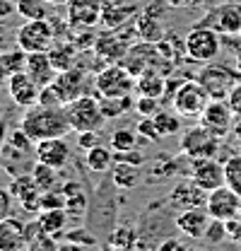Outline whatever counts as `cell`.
Returning a JSON list of instances; mask_svg holds the SVG:
<instances>
[{"instance_id":"cell-34","label":"cell","mask_w":241,"mask_h":251,"mask_svg":"<svg viewBox=\"0 0 241 251\" xmlns=\"http://www.w3.org/2000/svg\"><path fill=\"white\" fill-rule=\"evenodd\" d=\"M48 56H51V63H53V68L56 70H70L72 65H75V49L72 46H68V44H60V46H51L48 49Z\"/></svg>"},{"instance_id":"cell-12","label":"cell","mask_w":241,"mask_h":251,"mask_svg":"<svg viewBox=\"0 0 241 251\" xmlns=\"http://www.w3.org/2000/svg\"><path fill=\"white\" fill-rule=\"evenodd\" d=\"M239 77L241 75L232 73V70L224 68V65H208V68H203L200 75H198V80H200L203 87L210 92L212 99H227L229 90L239 82Z\"/></svg>"},{"instance_id":"cell-31","label":"cell","mask_w":241,"mask_h":251,"mask_svg":"<svg viewBox=\"0 0 241 251\" xmlns=\"http://www.w3.org/2000/svg\"><path fill=\"white\" fill-rule=\"evenodd\" d=\"M152 119H154L157 130H159L162 138H169V135L181 133V116L176 114V111H162V109H159Z\"/></svg>"},{"instance_id":"cell-52","label":"cell","mask_w":241,"mask_h":251,"mask_svg":"<svg viewBox=\"0 0 241 251\" xmlns=\"http://www.w3.org/2000/svg\"><path fill=\"white\" fill-rule=\"evenodd\" d=\"M10 41H12L10 34L5 31V27H0V53H5V51L10 49Z\"/></svg>"},{"instance_id":"cell-13","label":"cell","mask_w":241,"mask_h":251,"mask_svg":"<svg viewBox=\"0 0 241 251\" xmlns=\"http://www.w3.org/2000/svg\"><path fill=\"white\" fill-rule=\"evenodd\" d=\"M239 205H241V196L234 188L227 186V184L210 191V193H208V201H205L208 213H210L212 218L224 220V222L239 215Z\"/></svg>"},{"instance_id":"cell-15","label":"cell","mask_w":241,"mask_h":251,"mask_svg":"<svg viewBox=\"0 0 241 251\" xmlns=\"http://www.w3.org/2000/svg\"><path fill=\"white\" fill-rule=\"evenodd\" d=\"M212 215L208 213L205 205H195V208H186V210H179V215L174 220L176 229L181 234H186L188 239H203L205 237V229L210 225Z\"/></svg>"},{"instance_id":"cell-57","label":"cell","mask_w":241,"mask_h":251,"mask_svg":"<svg viewBox=\"0 0 241 251\" xmlns=\"http://www.w3.org/2000/svg\"><path fill=\"white\" fill-rule=\"evenodd\" d=\"M237 39H239V46H241V31H239V34H237Z\"/></svg>"},{"instance_id":"cell-43","label":"cell","mask_w":241,"mask_h":251,"mask_svg":"<svg viewBox=\"0 0 241 251\" xmlns=\"http://www.w3.org/2000/svg\"><path fill=\"white\" fill-rule=\"evenodd\" d=\"M135 111H138L140 116H154V114L159 111V99H157V97L140 94V97L135 99Z\"/></svg>"},{"instance_id":"cell-44","label":"cell","mask_w":241,"mask_h":251,"mask_svg":"<svg viewBox=\"0 0 241 251\" xmlns=\"http://www.w3.org/2000/svg\"><path fill=\"white\" fill-rule=\"evenodd\" d=\"M39 104H48V106H65V101H63V97H60L58 90L53 87V82L39 90Z\"/></svg>"},{"instance_id":"cell-14","label":"cell","mask_w":241,"mask_h":251,"mask_svg":"<svg viewBox=\"0 0 241 251\" xmlns=\"http://www.w3.org/2000/svg\"><path fill=\"white\" fill-rule=\"evenodd\" d=\"M159 51L152 46V41H143V44H138V46H130L128 51H125V56H123V61L120 65H125L135 77H140L143 73H150V70H157L159 68Z\"/></svg>"},{"instance_id":"cell-56","label":"cell","mask_w":241,"mask_h":251,"mask_svg":"<svg viewBox=\"0 0 241 251\" xmlns=\"http://www.w3.org/2000/svg\"><path fill=\"white\" fill-rule=\"evenodd\" d=\"M46 2H48V5H68L70 0H46Z\"/></svg>"},{"instance_id":"cell-36","label":"cell","mask_w":241,"mask_h":251,"mask_svg":"<svg viewBox=\"0 0 241 251\" xmlns=\"http://www.w3.org/2000/svg\"><path fill=\"white\" fill-rule=\"evenodd\" d=\"M135 143H138V130H133V128H119L111 133V150L114 152L133 150Z\"/></svg>"},{"instance_id":"cell-41","label":"cell","mask_w":241,"mask_h":251,"mask_svg":"<svg viewBox=\"0 0 241 251\" xmlns=\"http://www.w3.org/2000/svg\"><path fill=\"white\" fill-rule=\"evenodd\" d=\"M31 186H34V176H31V172H27V174H17V176H12V181H10V193H12V198L17 201V198L24 196Z\"/></svg>"},{"instance_id":"cell-3","label":"cell","mask_w":241,"mask_h":251,"mask_svg":"<svg viewBox=\"0 0 241 251\" xmlns=\"http://www.w3.org/2000/svg\"><path fill=\"white\" fill-rule=\"evenodd\" d=\"M210 99V92L203 87L200 80H186L179 82L176 90L171 92V106L181 119H200Z\"/></svg>"},{"instance_id":"cell-24","label":"cell","mask_w":241,"mask_h":251,"mask_svg":"<svg viewBox=\"0 0 241 251\" xmlns=\"http://www.w3.org/2000/svg\"><path fill=\"white\" fill-rule=\"evenodd\" d=\"M135 90L138 94H145V97H164L167 92V77L157 70H150V73H143L140 77H135Z\"/></svg>"},{"instance_id":"cell-25","label":"cell","mask_w":241,"mask_h":251,"mask_svg":"<svg viewBox=\"0 0 241 251\" xmlns=\"http://www.w3.org/2000/svg\"><path fill=\"white\" fill-rule=\"evenodd\" d=\"M85 162H87V169H90V172H94V174H104V172H111L116 157H114V150H111V148L94 145V148L87 150Z\"/></svg>"},{"instance_id":"cell-28","label":"cell","mask_w":241,"mask_h":251,"mask_svg":"<svg viewBox=\"0 0 241 251\" xmlns=\"http://www.w3.org/2000/svg\"><path fill=\"white\" fill-rule=\"evenodd\" d=\"M63 193H65V198H68V203H65V210H68V215H85L87 213V193H85V188L80 186V184H75V181H70V184H65L63 186Z\"/></svg>"},{"instance_id":"cell-8","label":"cell","mask_w":241,"mask_h":251,"mask_svg":"<svg viewBox=\"0 0 241 251\" xmlns=\"http://www.w3.org/2000/svg\"><path fill=\"white\" fill-rule=\"evenodd\" d=\"M222 148V138H217L215 133H210L203 124L191 126L183 138H181V152L191 159L195 157H215Z\"/></svg>"},{"instance_id":"cell-49","label":"cell","mask_w":241,"mask_h":251,"mask_svg":"<svg viewBox=\"0 0 241 251\" xmlns=\"http://www.w3.org/2000/svg\"><path fill=\"white\" fill-rule=\"evenodd\" d=\"M15 15H17V7L10 0H0V27H7Z\"/></svg>"},{"instance_id":"cell-2","label":"cell","mask_w":241,"mask_h":251,"mask_svg":"<svg viewBox=\"0 0 241 251\" xmlns=\"http://www.w3.org/2000/svg\"><path fill=\"white\" fill-rule=\"evenodd\" d=\"M65 116H68L70 130H75V133L99 130L101 126L106 124V116L101 111L99 97H90V94H82V97L68 101L65 104Z\"/></svg>"},{"instance_id":"cell-11","label":"cell","mask_w":241,"mask_h":251,"mask_svg":"<svg viewBox=\"0 0 241 251\" xmlns=\"http://www.w3.org/2000/svg\"><path fill=\"white\" fill-rule=\"evenodd\" d=\"M191 179L210 193L215 188L224 186V164L215 157H195L191 159Z\"/></svg>"},{"instance_id":"cell-29","label":"cell","mask_w":241,"mask_h":251,"mask_svg":"<svg viewBox=\"0 0 241 251\" xmlns=\"http://www.w3.org/2000/svg\"><path fill=\"white\" fill-rule=\"evenodd\" d=\"M31 176H34V184L41 188V191H48V188L58 186V169L51 167V164H44L36 159V164L31 167Z\"/></svg>"},{"instance_id":"cell-20","label":"cell","mask_w":241,"mask_h":251,"mask_svg":"<svg viewBox=\"0 0 241 251\" xmlns=\"http://www.w3.org/2000/svg\"><path fill=\"white\" fill-rule=\"evenodd\" d=\"M24 225L20 218H5L0 220V251H20L27 249V234Z\"/></svg>"},{"instance_id":"cell-51","label":"cell","mask_w":241,"mask_h":251,"mask_svg":"<svg viewBox=\"0 0 241 251\" xmlns=\"http://www.w3.org/2000/svg\"><path fill=\"white\" fill-rule=\"evenodd\" d=\"M183 249V242L181 239H167V242H159V251H176Z\"/></svg>"},{"instance_id":"cell-10","label":"cell","mask_w":241,"mask_h":251,"mask_svg":"<svg viewBox=\"0 0 241 251\" xmlns=\"http://www.w3.org/2000/svg\"><path fill=\"white\" fill-rule=\"evenodd\" d=\"M234 119H237V114L232 111L227 99H210V104L200 114V124L205 126L210 133H215L217 138L229 135V130L234 126Z\"/></svg>"},{"instance_id":"cell-32","label":"cell","mask_w":241,"mask_h":251,"mask_svg":"<svg viewBox=\"0 0 241 251\" xmlns=\"http://www.w3.org/2000/svg\"><path fill=\"white\" fill-rule=\"evenodd\" d=\"M27 58H29V53H27L22 46H17V49L10 46L5 53H0V63H2V68L7 70V75L24 70V68H27Z\"/></svg>"},{"instance_id":"cell-26","label":"cell","mask_w":241,"mask_h":251,"mask_svg":"<svg viewBox=\"0 0 241 251\" xmlns=\"http://www.w3.org/2000/svg\"><path fill=\"white\" fill-rule=\"evenodd\" d=\"M39 225L44 232L53 234V237H60L65 232V225H68V210L65 208H51V210H41L39 215Z\"/></svg>"},{"instance_id":"cell-5","label":"cell","mask_w":241,"mask_h":251,"mask_svg":"<svg viewBox=\"0 0 241 251\" xmlns=\"http://www.w3.org/2000/svg\"><path fill=\"white\" fill-rule=\"evenodd\" d=\"M183 44H186V53L188 58L195 63H212L219 51H222V41H219V34L205 25H198L183 36Z\"/></svg>"},{"instance_id":"cell-40","label":"cell","mask_w":241,"mask_h":251,"mask_svg":"<svg viewBox=\"0 0 241 251\" xmlns=\"http://www.w3.org/2000/svg\"><path fill=\"white\" fill-rule=\"evenodd\" d=\"M68 198L63 193V188H48L41 193V210H51V208H65Z\"/></svg>"},{"instance_id":"cell-16","label":"cell","mask_w":241,"mask_h":251,"mask_svg":"<svg viewBox=\"0 0 241 251\" xmlns=\"http://www.w3.org/2000/svg\"><path fill=\"white\" fill-rule=\"evenodd\" d=\"M5 87H7V92L12 97V101L17 106H22V109H27V106L39 101V90L41 87L27 75V70H20V73L7 75V85Z\"/></svg>"},{"instance_id":"cell-54","label":"cell","mask_w":241,"mask_h":251,"mask_svg":"<svg viewBox=\"0 0 241 251\" xmlns=\"http://www.w3.org/2000/svg\"><path fill=\"white\" fill-rule=\"evenodd\" d=\"M232 135H234V138H237V140L241 143V116H237V119H234V126H232Z\"/></svg>"},{"instance_id":"cell-23","label":"cell","mask_w":241,"mask_h":251,"mask_svg":"<svg viewBox=\"0 0 241 251\" xmlns=\"http://www.w3.org/2000/svg\"><path fill=\"white\" fill-rule=\"evenodd\" d=\"M111 181L120 191H130L140 184V167L128 162H114L111 167Z\"/></svg>"},{"instance_id":"cell-46","label":"cell","mask_w":241,"mask_h":251,"mask_svg":"<svg viewBox=\"0 0 241 251\" xmlns=\"http://www.w3.org/2000/svg\"><path fill=\"white\" fill-rule=\"evenodd\" d=\"M114 157H116V162H128V164H138V167H143V162H145V155H140L135 148L123 150V152H114Z\"/></svg>"},{"instance_id":"cell-53","label":"cell","mask_w":241,"mask_h":251,"mask_svg":"<svg viewBox=\"0 0 241 251\" xmlns=\"http://www.w3.org/2000/svg\"><path fill=\"white\" fill-rule=\"evenodd\" d=\"M203 2H210V0H171V5H176V7H181V5L195 7V5H203Z\"/></svg>"},{"instance_id":"cell-22","label":"cell","mask_w":241,"mask_h":251,"mask_svg":"<svg viewBox=\"0 0 241 251\" xmlns=\"http://www.w3.org/2000/svg\"><path fill=\"white\" fill-rule=\"evenodd\" d=\"M101 0H70L68 2V15L75 25L90 27L101 17Z\"/></svg>"},{"instance_id":"cell-30","label":"cell","mask_w":241,"mask_h":251,"mask_svg":"<svg viewBox=\"0 0 241 251\" xmlns=\"http://www.w3.org/2000/svg\"><path fill=\"white\" fill-rule=\"evenodd\" d=\"M63 237V247H70V249H77V247H96V237L92 234L87 227H75V229H68L60 234Z\"/></svg>"},{"instance_id":"cell-45","label":"cell","mask_w":241,"mask_h":251,"mask_svg":"<svg viewBox=\"0 0 241 251\" xmlns=\"http://www.w3.org/2000/svg\"><path fill=\"white\" fill-rule=\"evenodd\" d=\"M99 130H82V133H77V148L80 150H90L94 145H99V135H96Z\"/></svg>"},{"instance_id":"cell-58","label":"cell","mask_w":241,"mask_h":251,"mask_svg":"<svg viewBox=\"0 0 241 251\" xmlns=\"http://www.w3.org/2000/svg\"><path fill=\"white\" fill-rule=\"evenodd\" d=\"M237 218H239V220H241V205H239V215H237Z\"/></svg>"},{"instance_id":"cell-39","label":"cell","mask_w":241,"mask_h":251,"mask_svg":"<svg viewBox=\"0 0 241 251\" xmlns=\"http://www.w3.org/2000/svg\"><path fill=\"white\" fill-rule=\"evenodd\" d=\"M208 244H222L224 239H227V222L224 220H217V218H212L210 220V225H208V229H205V237H203Z\"/></svg>"},{"instance_id":"cell-6","label":"cell","mask_w":241,"mask_h":251,"mask_svg":"<svg viewBox=\"0 0 241 251\" xmlns=\"http://www.w3.org/2000/svg\"><path fill=\"white\" fill-rule=\"evenodd\" d=\"M17 46H22L27 53H36V51H48L56 44V31L51 20H27L15 36Z\"/></svg>"},{"instance_id":"cell-35","label":"cell","mask_w":241,"mask_h":251,"mask_svg":"<svg viewBox=\"0 0 241 251\" xmlns=\"http://www.w3.org/2000/svg\"><path fill=\"white\" fill-rule=\"evenodd\" d=\"M224 184L241 196V155H229L224 159Z\"/></svg>"},{"instance_id":"cell-4","label":"cell","mask_w":241,"mask_h":251,"mask_svg":"<svg viewBox=\"0 0 241 251\" xmlns=\"http://www.w3.org/2000/svg\"><path fill=\"white\" fill-rule=\"evenodd\" d=\"M29 143H34V140H31L22 128L15 130V133L2 143V148H0V159H2L5 169H7L12 176L27 174V172H31V167L36 164V162H31Z\"/></svg>"},{"instance_id":"cell-17","label":"cell","mask_w":241,"mask_h":251,"mask_svg":"<svg viewBox=\"0 0 241 251\" xmlns=\"http://www.w3.org/2000/svg\"><path fill=\"white\" fill-rule=\"evenodd\" d=\"M208 201V191L198 186L193 179L188 181H179L169 193V205L176 210H186V208H195V205H205Z\"/></svg>"},{"instance_id":"cell-55","label":"cell","mask_w":241,"mask_h":251,"mask_svg":"<svg viewBox=\"0 0 241 251\" xmlns=\"http://www.w3.org/2000/svg\"><path fill=\"white\" fill-rule=\"evenodd\" d=\"M7 85V70L2 68V63H0V90Z\"/></svg>"},{"instance_id":"cell-48","label":"cell","mask_w":241,"mask_h":251,"mask_svg":"<svg viewBox=\"0 0 241 251\" xmlns=\"http://www.w3.org/2000/svg\"><path fill=\"white\" fill-rule=\"evenodd\" d=\"M227 239H229L232 244L241 247V220L239 218L227 220Z\"/></svg>"},{"instance_id":"cell-7","label":"cell","mask_w":241,"mask_h":251,"mask_svg":"<svg viewBox=\"0 0 241 251\" xmlns=\"http://www.w3.org/2000/svg\"><path fill=\"white\" fill-rule=\"evenodd\" d=\"M133 90H135V75L125 65H109L94 77V92L99 97L133 94Z\"/></svg>"},{"instance_id":"cell-37","label":"cell","mask_w":241,"mask_h":251,"mask_svg":"<svg viewBox=\"0 0 241 251\" xmlns=\"http://www.w3.org/2000/svg\"><path fill=\"white\" fill-rule=\"evenodd\" d=\"M106 244L111 249H130V247H138V239H135V232L130 227H116Z\"/></svg>"},{"instance_id":"cell-42","label":"cell","mask_w":241,"mask_h":251,"mask_svg":"<svg viewBox=\"0 0 241 251\" xmlns=\"http://www.w3.org/2000/svg\"><path fill=\"white\" fill-rule=\"evenodd\" d=\"M138 135H140V138H145L147 143H157V140H162V135H159L157 124H154V119H152V116H143V121L138 124Z\"/></svg>"},{"instance_id":"cell-19","label":"cell","mask_w":241,"mask_h":251,"mask_svg":"<svg viewBox=\"0 0 241 251\" xmlns=\"http://www.w3.org/2000/svg\"><path fill=\"white\" fill-rule=\"evenodd\" d=\"M53 87L60 92L63 101L68 104V101H72V99L87 94V77H85V73L77 70V68L60 70L58 75H56V80H53Z\"/></svg>"},{"instance_id":"cell-1","label":"cell","mask_w":241,"mask_h":251,"mask_svg":"<svg viewBox=\"0 0 241 251\" xmlns=\"http://www.w3.org/2000/svg\"><path fill=\"white\" fill-rule=\"evenodd\" d=\"M20 128L29 135L34 143L46 138H63L68 135L70 124L65 116V106H48V104H31L24 109Z\"/></svg>"},{"instance_id":"cell-9","label":"cell","mask_w":241,"mask_h":251,"mask_svg":"<svg viewBox=\"0 0 241 251\" xmlns=\"http://www.w3.org/2000/svg\"><path fill=\"white\" fill-rule=\"evenodd\" d=\"M203 25L215 29L219 36H237L241 31V0L215 5L205 15Z\"/></svg>"},{"instance_id":"cell-33","label":"cell","mask_w":241,"mask_h":251,"mask_svg":"<svg viewBox=\"0 0 241 251\" xmlns=\"http://www.w3.org/2000/svg\"><path fill=\"white\" fill-rule=\"evenodd\" d=\"M17 15L24 20H44L48 15V2L46 0H15Z\"/></svg>"},{"instance_id":"cell-21","label":"cell","mask_w":241,"mask_h":251,"mask_svg":"<svg viewBox=\"0 0 241 251\" xmlns=\"http://www.w3.org/2000/svg\"><path fill=\"white\" fill-rule=\"evenodd\" d=\"M24 70H27V75H29L39 87L51 85V82L56 80V75H58V70H56V68H53V63H51L48 51H36V53H29V58H27V68H24Z\"/></svg>"},{"instance_id":"cell-50","label":"cell","mask_w":241,"mask_h":251,"mask_svg":"<svg viewBox=\"0 0 241 251\" xmlns=\"http://www.w3.org/2000/svg\"><path fill=\"white\" fill-rule=\"evenodd\" d=\"M227 101H229V106H232V111L237 114V116H241V80L229 90V94H227Z\"/></svg>"},{"instance_id":"cell-18","label":"cell","mask_w":241,"mask_h":251,"mask_svg":"<svg viewBox=\"0 0 241 251\" xmlns=\"http://www.w3.org/2000/svg\"><path fill=\"white\" fill-rule=\"evenodd\" d=\"M34 157L44 164H51L56 169H63L70 159V148L65 143V138H46V140H39L36 143V150Z\"/></svg>"},{"instance_id":"cell-27","label":"cell","mask_w":241,"mask_h":251,"mask_svg":"<svg viewBox=\"0 0 241 251\" xmlns=\"http://www.w3.org/2000/svg\"><path fill=\"white\" fill-rule=\"evenodd\" d=\"M101 111L106 119H120L125 116L130 109H135V99L130 94H120V97H99Z\"/></svg>"},{"instance_id":"cell-38","label":"cell","mask_w":241,"mask_h":251,"mask_svg":"<svg viewBox=\"0 0 241 251\" xmlns=\"http://www.w3.org/2000/svg\"><path fill=\"white\" fill-rule=\"evenodd\" d=\"M41 193H44V191L34 184L24 196H20V198H17V203L22 205V210H24V213H41Z\"/></svg>"},{"instance_id":"cell-47","label":"cell","mask_w":241,"mask_h":251,"mask_svg":"<svg viewBox=\"0 0 241 251\" xmlns=\"http://www.w3.org/2000/svg\"><path fill=\"white\" fill-rule=\"evenodd\" d=\"M12 193H10V188H2L0 186V220L10 218V213H12Z\"/></svg>"}]
</instances>
